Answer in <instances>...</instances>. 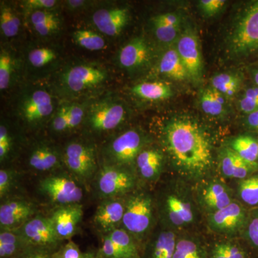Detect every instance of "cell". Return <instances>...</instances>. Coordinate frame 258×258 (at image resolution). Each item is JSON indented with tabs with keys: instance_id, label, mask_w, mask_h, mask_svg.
I'll return each mask as SVG.
<instances>
[{
	"instance_id": "cell-41",
	"label": "cell",
	"mask_w": 258,
	"mask_h": 258,
	"mask_svg": "<svg viewBox=\"0 0 258 258\" xmlns=\"http://www.w3.org/2000/svg\"><path fill=\"white\" fill-rule=\"evenodd\" d=\"M154 26L156 37L163 43L171 44L177 41L181 35V26L166 25H157Z\"/></svg>"
},
{
	"instance_id": "cell-20",
	"label": "cell",
	"mask_w": 258,
	"mask_h": 258,
	"mask_svg": "<svg viewBox=\"0 0 258 258\" xmlns=\"http://www.w3.org/2000/svg\"><path fill=\"white\" fill-rule=\"evenodd\" d=\"M176 240L173 231H159L147 244L143 258H174Z\"/></svg>"
},
{
	"instance_id": "cell-40",
	"label": "cell",
	"mask_w": 258,
	"mask_h": 258,
	"mask_svg": "<svg viewBox=\"0 0 258 258\" xmlns=\"http://www.w3.org/2000/svg\"><path fill=\"white\" fill-rule=\"evenodd\" d=\"M13 59L9 52L2 50L0 53V89H6L9 86L13 72Z\"/></svg>"
},
{
	"instance_id": "cell-34",
	"label": "cell",
	"mask_w": 258,
	"mask_h": 258,
	"mask_svg": "<svg viewBox=\"0 0 258 258\" xmlns=\"http://www.w3.org/2000/svg\"><path fill=\"white\" fill-rule=\"evenodd\" d=\"M74 38L78 45L88 50H100L106 46L104 39L91 30H77L74 32Z\"/></svg>"
},
{
	"instance_id": "cell-7",
	"label": "cell",
	"mask_w": 258,
	"mask_h": 258,
	"mask_svg": "<svg viewBox=\"0 0 258 258\" xmlns=\"http://www.w3.org/2000/svg\"><path fill=\"white\" fill-rule=\"evenodd\" d=\"M175 47L187 71L189 80L195 83H200L203 79V61L197 34L191 29H186L178 38Z\"/></svg>"
},
{
	"instance_id": "cell-1",
	"label": "cell",
	"mask_w": 258,
	"mask_h": 258,
	"mask_svg": "<svg viewBox=\"0 0 258 258\" xmlns=\"http://www.w3.org/2000/svg\"><path fill=\"white\" fill-rule=\"evenodd\" d=\"M161 141L176 170L191 179H200L213 167V145L208 132L188 115L170 118L161 131Z\"/></svg>"
},
{
	"instance_id": "cell-42",
	"label": "cell",
	"mask_w": 258,
	"mask_h": 258,
	"mask_svg": "<svg viewBox=\"0 0 258 258\" xmlns=\"http://www.w3.org/2000/svg\"><path fill=\"white\" fill-rule=\"evenodd\" d=\"M29 61L35 68H41L52 62L56 57L54 51L50 48L42 47L32 50L29 53Z\"/></svg>"
},
{
	"instance_id": "cell-54",
	"label": "cell",
	"mask_w": 258,
	"mask_h": 258,
	"mask_svg": "<svg viewBox=\"0 0 258 258\" xmlns=\"http://www.w3.org/2000/svg\"><path fill=\"white\" fill-rule=\"evenodd\" d=\"M251 79H252V83L254 86L258 88V64L254 66L249 71Z\"/></svg>"
},
{
	"instance_id": "cell-25",
	"label": "cell",
	"mask_w": 258,
	"mask_h": 258,
	"mask_svg": "<svg viewBox=\"0 0 258 258\" xmlns=\"http://www.w3.org/2000/svg\"><path fill=\"white\" fill-rule=\"evenodd\" d=\"M136 96L147 101H163L173 96L170 86L160 81L144 82L136 85L132 88Z\"/></svg>"
},
{
	"instance_id": "cell-35",
	"label": "cell",
	"mask_w": 258,
	"mask_h": 258,
	"mask_svg": "<svg viewBox=\"0 0 258 258\" xmlns=\"http://www.w3.org/2000/svg\"><path fill=\"white\" fill-rule=\"evenodd\" d=\"M20 20L10 7L2 5L0 13V28L5 36L15 37L18 35Z\"/></svg>"
},
{
	"instance_id": "cell-10",
	"label": "cell",
	"mask_w": 258,
	"mask_h": 258,
	"mask_svg": "<svg viewBox=\"0 0 258 258\" xmlns=\"http://www.w3.org/2000/svg\"><path fill=\"white\" fill-rule=\"evenodd\" d=\"M64 160L70 171L80 179L87 181L94 176L97 164L92 147L79 142L69 144L64 151Z\"/></svg>"
},
{
	"instance_id": "cell-43",
	"label": "cell",
	"mask_w": 258,
	"mask_h": 258,
	"mask_svg": "<svg viewBox=\"0 0 258 258\" xmlns=\"http://www.w3.org/2000/svg\"><path fill=\"white\" fill-rule=\"evenodd\" d=\"M96 258H126L108 235L103 237L101 246L96 252Z\"/></svg>"
},
{
	"instance_id": "cell-51",
	"label": "cell",
	"mask_w": 258,
	"mask_h": 258,
	"mask_svg": "<svg viewBox=\"0 0 258 258\" xmlns=\"http://www.w3.org/2000/svg\"><path fill=\"white\" fill-rule=\"evenodd\" d=\"M84 112L82 107L79 105H73L69 107V129L76 128L82 121Z\"/></svg>"
},
{
	"instance_id": "cell-12",
	"label": "cell",
	"mask_w": 258,
	"mask_h": 258,
	"mask_svg": "<svg viewBox=\"0 0 258 258\" xmlns=\"http://www.w3.org/2000/svg\"><path fill=\"white\" fill-rule=\"evenodd\" d=\"M126 112L123 105L114 102H103L92 108L89 116L91 128L96 132H108L124 120Z\"/></svg>"
},
{
	"instance_id": "cell-56",
	"label": "cell",
	"mask_w": 258,
	"mask_h": 258,
	"mask_svg": "<svg viewBox=\"0 0 258 258\" xmlns=\"http://www.w3.org/2000/svg\"><path fill=\"white\" fill-rule=\"evenodd\" d=\"M257 141H258V137H257ZM257 157H258V153H257Z\"/></svg>"
},
{
	"instance_id": "cell-39",
	"label": "cell",
	"mask_w": 258,
	"mask_h": 258,
	"mask_svg": "<svg viewBox=\"0 0 258 258\" xmlns=\"http://www.w3.org/2000/svg\"><path fill=\"white\" fill-rule=\"evenodd\" d=\"M53 258H96V253L83 252L72 240L61 246L53 254Z\"/></svg>"
},
{
	"instance_id": "cell-18",
	"label": "cell",
	"mask_w": 258,
	"mask_h": 258,
	"mask_svg": "<svg viewBox=\"0 0 258 258\" xmlns=\"http://www.w3.org/2000/svg\"><path fill=\"white\" fill-rule=\"evenodd\" d=\"M151 58L150 47L142 37H136L120 49L118 61L127 69H139L146 66Z\"/></svg>"
},
{
	"instance_id": "cell-31",
	"label": "cell",
	"mask_w": 258,
	"mask_h": 258,
	"mask_svg": "<svg viewBox=\"0 0 258 258\" xmlns=\"http://www.w3.org/2000/svg\"><path fill=\"white\" fill-rule=\"evenodd\" d=\"M238 195L241 201L251 209L258 208V172L240 180Z\"/></svg>"
},
{
	"instance_id": "cell-11",
	"label": "cell",
	"mask_w": 258,
	"mask_h": 258,
	"mask_svg": "<svg viewBox=\"0 0 258 258\" xmlns=\"http://www.w3.org/2000/svg\"><path fill=\"white\" fill-rule=\"evenodd\" d=\"M35 207L23 200H8L0 206L2 230H18L35 215Z\"/></svg>"
},
{
	"instance_id": "cell-30",
	"label": "cell",
	"mask_w": 258,
	"mask_h": 258,
	"mask_svg": "<svg viewBox=\"0 0 258 258\" xmlns=\"http://www.w3.org/2000/svg\"><path fill=\"white\" fill-rule=\"evenodd\" d=\"M29 164L35 170L50 171L58 165V157L50 148L40 147L32 152L29 159Z\"/></svg>"
},
{
	"instance_id": "cell-17",
	"label": "cell",
	"mask_w": 258,
	"mask_h": 258,
	"mask_svg": "<svg viewBox=\"0 0 258 258\" xmlns=\"http://www.w3.org/2000/svg\"><path fill=\"white\" fill-rule=\"evenodd\" d=\"M220 167L223 176L239 180L246 179L258 172V165L244 161L229 147L220 152Z\"/></svg>"
},
{
	"instance_id": "cell-22",
	"label": "cell",
	"mask_w": 258,
	"mask_h": 258,
	"mask_svg": "<svg viewBox=\"0 0 258 258\" xmlns=\"http://www.w3.org/2000/svg\"><path fill=\"white\" fill-rule=\"evenodd\" d=\"M159 72L168 79L176 81L189 80V74L175 47H171L161 56Z\"/></svg>"
},
{
	"instance_id": "cell-52",
	"label": "cell",
	"mask_w": 258,
	"mask_h": 258,
	"mask_svg": "<svg viewBox=\"0 0 258 258\" xmlns=\"http://www.w3.org/2000/svg\"><path fill=\"white\" fill-rule=\"evenodd\" d=\"M57 2L55 0H28L25 4L29 9L36 10H47L55 6Z\"/></svg>"
},
{
	"instance_id": "cell-9",
	"label": "cell",
	"mask_w": 258,
	"mask_h": 258,
	"mask_svg": "<svg viewBox=\"0 0 258 258\" xmlns=\"http://www.w3.org/2000/svg\"><path fill=\"white\" fill-rule=\"evenodd\" d=\"M40 190L51 201L60 205L79 204L83 190L74 179L66 176H51L40 181Z\"/></svg>"
},
{
	"instance_id": "cell-3",
	"label": "cell",
	"mask_w": 258,
	"mask_h": 258,
	"mask_svg": "<svg viewBox=\"0 0 258 258\" xmlns=\"http://www.w3.org/2000/svg\"><path fill=\"white\" fill-rule=\"evenodd\" d=\"M152 199L147 193L132 195L125 201L122 224L132 237L142 238L152 228Z\"/></svg>"
},
{
	"instance_id": "cell-13",
	"label": "cell",
	"mask_w": 258,
	"mask_h": 258,
	"mask_svg": "<svg viewBox=\"0 0 258 258\" xmlns=\"http://www.w3.org/2000/svg\"><path fill=\"white\" fill-rule=\"evenodd\" d=\"M83 215V207L80 204L60 206L54 211L50 218L61 241L74 236Z\"/></svg>"
},
{
	"instance_id": "cell-53",
	"label": "cell",
	"mask_w": 258,
	"mask_h": 258,
	"mask_svg": "<svg viewBox=\"0 0 258 258\" xmlns=\"http://www.w3.org/2000/svg\"><path fill=\"white\" fill-rule=\"evenodd\" d=\"M244 125L249 132L258 133V111L245 115Z\"/></svg>"
},
{
	"instance_id": "cell-2",
	"label": "cell",
	"mask_w": 258,
	"mask_h": 258,
	"mask_svg": "<svg viewBox=\"0 0 258 258\" xmlns=\"http://www.w3.org/2000/svg\"><path fill=\"white\" fill-rule=\"evenodd\" d=\"M229 49L237 57L258 52V0L245 8L236 23L229 40Z\"/></svg>"
},
{
	"instance_id": "cell-27",
	"label": "cell",
	"mask_w": 258,
	"mask_h": 258,
	"mask_svg": "<svg viewBox=\"0 0 258 258\" xmlns=\"http://www.w3.org/2000/svg\"><path fill=\"white\" fill-rule=\"evenodd\" d=\"M225 97L210 86L202 91L200 104L205 114L212 117H220L225 112Z\"/></svg>"
},
{
	"instance_id": "cell-45",
	"label": "cell",
	"mask_w": 258,
	"mask_h": 258,
	"mask_svg": "<svg viewBox=\"0 0 258 258\" xmlns=\"http://www.w3.org/2000/svg\"><path fill=\"white\" fill-rule=\"evenodd\" d=\"M30 20H31L32 25L35 26V25L57 21L60 19L55 13L52 12L47 11V10H36L32 13Z\"/></svg>"
},
{
	"instance_id": "cell-24",
	"label": "cell",
	"mask_w": 258,
	"mask_h": 258,
	"mask_svg": "<svg viewBox=\"0 0 258 258\" xmlns=\"http://www.w3.org/2000/svg\"><path fill=\"white\" fill-rule=\"evenodd\" d=\"M203 200L214 212L225 208L234 202L227 186L220 182L210 183L206 186L203 192Z\"/></svg>"
},
{
	"instance_id": "cell-15",
	"label": "cell",
	"mask_w": 258,
	"mask_h": 258,
	"mask_svg": "<svg viewBox=\"0 0 258 258\" xmlns=\"http://www.w3.org/2000/svg\"><path fill=\"white\" fill-rule=\"evenodd\" d=\"M129 10L125 8H104L93 15V22L98 30L108 36L120 35L128 23Z\"/></svg>"
},
{
	"instance_id": "cell-23",
	"label": "cell",
	"mask_w": 258,
	"mask_h": 258,
	"mask_svg": "<svg viewBox=\"0 0 258 258\" xmlns=\"http://www.w3.org/2000/svg\"><path fill=\"white\" fill-rule=\"evenodd\" d=\"M164 156L157 149H145L139 154L136 164L139 174L147 181L157 179L162 168Z\"/></svg>"
},
{
	"instance_id": "cell-29",
	"label": "cell",
	"mask_w": 258,
	"mask_h": 258,
	"mask_svg": "<svg viewBox=\"0 0 258 258\" xmlns=\"http://www.w3.org/2000/svg\"><path fill=\"white\" fill-rule=\"evenodd\" d=\"M27 247L23 239L15 230H1L0 258H17Z\"/></svg>"
},
{
	"instance_id": "cell-5",
	"label": "cell",
	"mask_w": 258,
	"mask_h": 258,
	"mask_svg": "<svg viewBox=\"0 0 258 258\" xmlns=\"http://www.w3.org/2000/svg\"><path fill=\"white\" fill-rule=\"evenodd\" d=\"M249 210L243 205L232 202L226 208L213 212L208 218L210 230L228 236L242 235L247 225Z\"/></svg>"
},
{
	"instance_id": "cell-38",
	"label": "cell",
	"mask_w": 258,
	"mask_h": 258,
	"mask_svg": "<svg viewBox=\"0 0 258 258\" xmlns=\"http://www.w3.org/2000/svg\"><path fill=\"white\" fill-rule=\"evenodd\" d=\"M242 235L252 248L258 251V208L249 210L248 220Z\"/></svg>"
},
{
	"instance_id": "cell-19",
	"label": "cell",
	"mask_w": 258,
	"mask_h": 258,
	"mask_svg": "<svg viewBox=\"0 0 258 258\" xmlns=\"http://www.w3.org/2000/svg\"><path fill=\"white\" fill-rule=\"evenodd\" d=\"M53 111V103L51 96L46 91H35L24 101L22 113L28 122L39 121L50 115Z\"/></svg>"
},
{
	"instance_id": "cell-48",
	"label": "cell",
	"mask_w": 258,
	"mask_h": 258,
	"mask_svg": "<svg viewBox=\"0 0 258 258\" xmlns=\"http://www.w3.org/2000/svg\"><path fill=\"white\" fill-rule=\"evenodd\" d=\"M69 107L64 106L57 112L52 121V128L56 132H63L69 129Z\"/></svg>"
},
{
	"instance_id": "cell-55",
	"label": "cell",
	"mask_w": 258,
	"mask_h": 258,
	"mask_svg": "<svg viewBox=\"0 0 258 258\" xmlns=\"http://www.w3.org/2000/svg\"><path fill=\"white\" fill-rule=\"evenodd\" d=\"M85 2L83 1H69V5L71 8H77L84 5Z\"/></svg>"
},
{
	"instance_id": "cell-4",
	"label": "cell",
	"mask_w": 258,
	"mask_h": 258,
	"mask_svg": "<svg viewBox=\"0 0 258 258\" xmlns=\"http://www.w3.org/2000/svg\"><path fill=\"white\" fill-rule=\"evenodd\" d=\"M20 235L27 247L56 251L61 240L56 234L50 217L35 216L18 229Z\"/></svg>"
},
{
	"instance_id": "cell-36",
	"label": "cell",
	"mask_w": 258,
	"mask_h": 258,
	"mask_svg": "<svg viewBox=\"0 0 258 258\" xmlns=\"http://www.w3.org/2000/svg\"><path fill=\"white\" fill-rule=\"evenodd\" d=\"M247 252L239 244L225 242L217 243L212 249V258H247Z\"/></svg>"
},
{
	"instance_id": "cell-44",
	"label": "cell",
	"mask_w": 258,
	"mask_h": 258,
	"mask_svg": "<svg viewBox=\"0 0 258 258\" xmlns=\"http://www.w3.org/2000/svg\"><path fill=\"white\" fill-rule=\"evenodd\" d=\"M227 3L225 0H202L199 2V8L205 16H215L218 14Z\"/></svg>"
},
{
	"instance_id": "cell-21",
	"label": "cell",
	"mask_w": 258,
	"mask_h": 258,
	"mask_svg": "<svg viewBox=\"0 0 258 258\" xmlns=\"http://www.w3.org/2000/svg\"><path fill=\"white\" fill-rule=\"evenodd\" d=\"M164 210L171 225L181 227L193 222L194 212L191 205L174 194L166 197Z\"/></svg>"
},
{
	"instance_id": "cell-8",
	"label": "cell",
	"mask_w": 258,
	"mask_h": 258,
	"mask_svg": "<svg viewBox=\"0 0 258 258\" xmlns=\"http://www.w3.org/2000/svg\"><path fill=\"white\" fill-rule=\"evenodd\" d=\"M144 136L137 130H128L115 138L110 145L108 154L114 166L125 167L133 164L143 151Z\"/></svg>"
},
{
	"instance_id": "cell-37",
	"label": "cell",
	"mask_w": 258,
	"mask_h": 258,
	"mask_svg": "<svg viewBox=\"0 0 258 258\" xmlns=\"http://www.w3.org/2000/svg\"><path fill=\"white\" fill-rule=\"evenodd\" d=\"M240 111L244 115L250 114L258 111V88L252 84V86L244 88L238 101Z\"/></svg>"
},
{
	"instance_id": "cell-26",
	"label": "cell",
	"mask_w": 258,
	"mask_h": 258,
	"mask_svg": "<svg viewBox=\"0 0 258 258\" xmlns=\"http://www.w3.org/2000/svg\"><path fill=\"white\" fill-rule=\"evenodd\" d=\"M242 159L251 164L258 165L257 137L251 134H243L235 137L230 147Z\"/></svg>"
},
{
	"instance_id": "cell-14",
	"label": "cell",
	"mask_w": 258,
	"mask_h": 258,
	"mask_svg": "<svg viewBox=\"0 0 258 258\" xmlns=\"http://www.w3.org/2000/svg\"><path fill=\"white\" fill-rule=\"evenodd\" d=\"M106 73L98 68L78 66L68 71L64 81L71 91L78 93L96 87L106 80Z\"/></svg>"
},
{
	"instance_id": "cell-50",
	"label": "cell",
	"mask_w": 258,
	"mask_h": 258,
	"mask_svg": "<svg viewBox=\"0 0 258 258\" xmlns=\"http://www.w3.org/2000/svg\"><path fill=\"white\" fill-rule=\"evenodd\" d=\"M11 148V139L8 128L4 125L0 126V159L1 161L7 157Z\"/></svg>"
},
{
	"instance_id": "cell-6",
	"label": "cell",
	"mask_w": 258,
	"mask_h": 258,
	"mask_svg": "<svg viewBox=\"0 0 258 258\" xmlns=\"http://www.w3.org/2000/svg\"><path fill=\"white\" fill-rule=\"evenodd\" d=\"M135 179L124 167L105 166L97 178V189L102 198H118L132 191Z\"/></svg>"
},
{
	"instance_id": "cell-47",
	"label": "cell",
	"mask_w": 258,
	"mask_h": 258,
	"mask_svg": "<svg viewBox=\"0 0 258 258\" xmlns=\"http://www.w3.org/2000/svg\"><path fill=\"white\" fill-rule=\"evenodd\" d=\"M154 25H166L173 26H181V17L176 13H168L158 15L152 20Z\"/></svg>"
},
{
	"instance_id": "cell-46",
	"label": "cell",
	"mask_w": 258,
	"mask_h": 258,
	"mask_svg": "<svg viewBox=\"0 0 258 258\" xmlns=\"http://www.w3.org/2000/svg\"><path fill=\"white\" fill-rule=\"evenodd\" d=\"M55 252L40 247H27L17 258H53Z\"/></svg>"
},
{
	"instance_id": "cell-28",
	"label": "cell",
	"mask_w": 258,
	"mask_h": 258,
	"mask_svg": "<svg viewBox=\"0 0 258 258\" xmlns=\"http://www.w3.org/2000/svg\"><path fill=\"white\" fill-rule=\"evenodd\" d=\"M242 84V79L240 75L232 73L215 75L211 80V87L225 98L235 96L240 91Z\"/></svg>"
},
{
	"instance_id": "cell-16",
	"label": "cell",
	"mask_w": 258,
	"mask_h": 258,
	"mask_svg": "<svg viewBox=\"0 0 258 258\" xmlns=\"http://www.w3.org/2000/svg\"><path fill=\"white\" fill-rule=\"evenodd\" d=\"M125 212V202L118 198L106 199L97 208L93 222L105 232H112L122 222Z\"/></svg>"
},
{
	"instance_id": "cell-33",
	"label": "cell",
	"mask_w": 258,
	"mask_h": 258,
	"mask_svg": "<svg viewBox=\"0 0 258 258\" xmlns=\"http://www.w3.org/2000/svg\"><path fill=\"white\" fill-rule=\"evenodd\" d=\"M126 258H139L138 249L132 236L124 229L116 228L108 234Z\"/></svg>"
},
{
	"instance_id": "cell-32",
	"label": "cell",
	"mask_w": 258,
	"mask_h": 258,
	"mask_svg": "<svg viewBox=\"0 0 258 258\" xmlns=\"http://www.w3.org/2000/svg\"><path fill=\"white\" fill-rule=\"evenodd\" d=\"M174 258H208V256L198 240L185 237L176 240Z\"/></svg>"
},
{
	"instance_id": "cell-49",
	"label": "cell",
	"mask_w": 258,
	"mask_h": 258,
	"mask_svg": "<svg viewBox=\"0 0 258 258\" xmlns=\"http://www.w3.org/2000/svg\"><path fill=\"white\" fill-rule=\"evenodd\" d=\"M13 183V175L8 169L0 171V198L3 199L10 192Z\"/></svg>"
}]
</instances>
